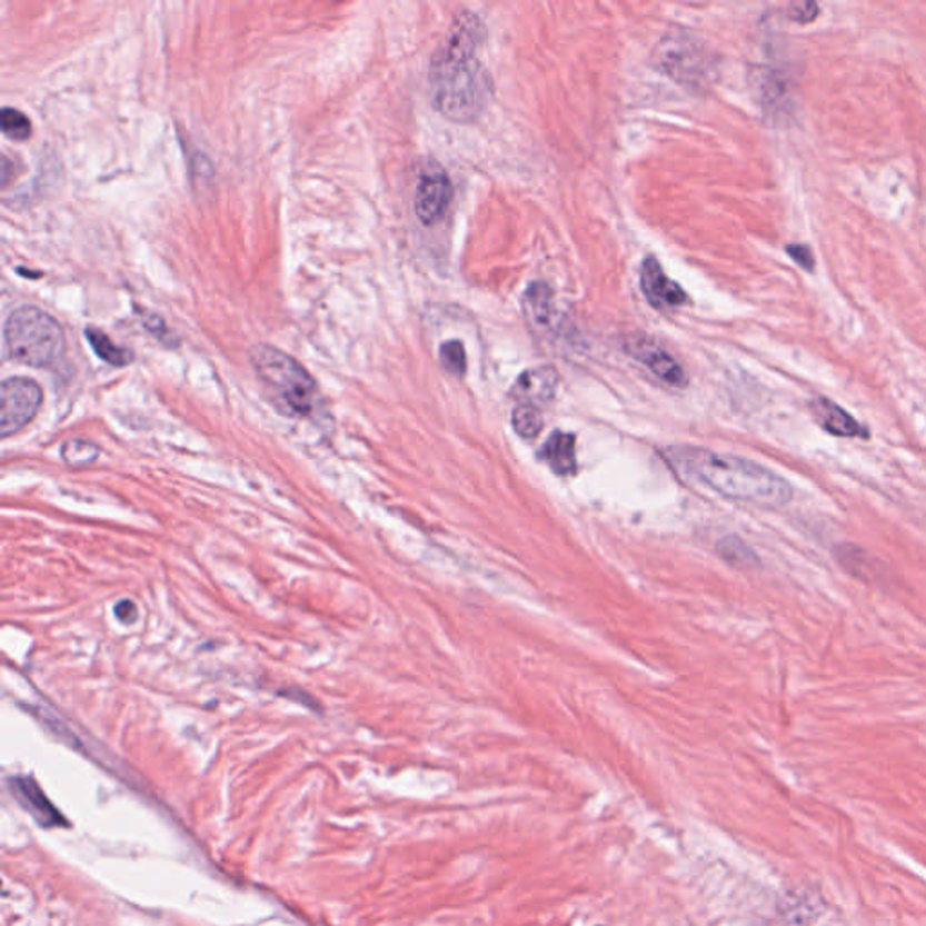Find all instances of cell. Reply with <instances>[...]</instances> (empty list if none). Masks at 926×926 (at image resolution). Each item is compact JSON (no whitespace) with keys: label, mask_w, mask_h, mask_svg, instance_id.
Instances as JSON below:
<instances>
[{"label":"cell","mask_w":926,"mask_h":926,"mask_svg":"<svg viewBox=\"0 0 926 926\" xmlns=\"http://www.w3.org/2000/svg\"><path fill=\"white\" fill-rule=\"evenodd\" d=\"M484 28L475 13H464L432 54L429 97L441 117L469 123L480 117L490 94L489 74L478 60Z\"/></svg>","instance_id":"cell-1"},{"label":"cell","mask_w":926,"mask_h":926,"mask_svg":"<svg viewBox=\"0 0 926 926\" xmlns=\"http://www.w3.org/2000/svg\"><path fill=\"white\" fill-rule=\"evenodd\" d=\"M666 461L691 481H699L728 500L753 505L758 509L786 507L795 490L786 478L740 456L718 455L700 447H669Z\"/></svg>","instance_id":"cell-2"},{"label":"cell","mask_w":926,"mask_h":926,"mask_svg":"<svg viewBox=\"0 0 926 926\" xmlns=\"http://www.w3.org/2000/svg\"><path fill=\"white\" fill-rule=\"evenodd\" d=\"M250 360L277 411L291 418L313 415L319 388L299 360L270 345L253 346Z\"/></svg>","instance_id":"cell-3"},{"label":"cell","mask_w":926,"mask_h":926,"mask_svg":"<svg viewBox=\"0 0 926 926\" xmlns=\"http://www.w3.org/2000/svg\"><path fill=\"white\" fill-rule=\"evenodd\" d=\"M8 357L30 368H46L62 357L66 335L53 317L46 311L22 306L11 311L4 325Z\"/></svg>","instance_id":"cell-4"},{"label":"cell","mask_w":926,"mask_h":926,"mask_svg":"<svg viewBox=\"0 0 926 926\" xmlns=\"http://www.w3.org/2000/svg\"><path fill=\"white\" fill-rule=\"evenodd\" d=\"M44 394L39 384L24 377H13L0 388V437L10 438L37 417Z\"/></svg>","instance_id":"cell-5"},{"label":"cell","mask_w":926,"mask_h":926,"mask_svg":"<svg viewBox=\"0 0 926 926\" xmlns=\"http://www.w3.org/2000/svg\"><path fill=\"white\" fill-rule=\"evenodd\" d=\"M452 190L451 180L444 170H426L418 180L417 192H415V213L427 227L440 223L447 210L451 207Z\"/></svg>","instance_id":"cell-6"},{"label":"cell","mask_w":926,"mask_h":926,"mask_svg":"<svg viewBox=\"0 0 926 926\" xmlns=\"http://www.w3.org/2000/svg\"><path fill=\"white\" fill-rule=\"evenodd\" d=\"M626 351L634 359L639 360L640 365L650 369L651 374L663 382L675 386V388H684L688 384L683 366L665 348L655 345L654 340L646 339V337H631L626 342Z\"/></svg>","instance_id":"cell-7"},{"label":"cell","mask_w":926,"mask_h":926,"mask_svg":"<svg viewBox=\"0 0 926 926\" xmlns=\"http://www.w3.org/2000/svg\"><path fill=\"white\" fill-rule=\"evenodd\" d=\"M810 411H813L816 424L825 432H829L830 437L850 438V440H854V438L868 440L870 438L868 427L859 422L858 418H854L847 409L833 402L830 398H815L810 402Z\"/></svg>","instance_id":"cell-8"},{"label":"cell","mask_w":926,"mask_h":926,"mask_svg":"<svg viewBox=\"0 0 926 926\" xmlns=\"http://www.w3.org/2000/svg\"><path fill=\"white\" fill-rule=\"evenodd\" d=\"M640 290H643L646 301L655 308H674V306H683L684 302L688 301L686 291L666 276L659 261L654 258L643 261Z\"/></svg>","instance_id":"cell-9"},{"label":"cell","mask_w":926,"mask_h":926,"mask_svg":"<svg viewBox=\"0 0 926 926\" xmlns=\"http://www.w3.org/2000/svg\"><path fill=\"white\" fill-rule=\"evenodd\" d=\"M558 384L559 374L556 368L538 366L519 375L515 386L510 388V397L515 398L519 406L538 408L552 400Z\"/></svg>","instance_id":"cell-10"},{"label":"cell","mask_w":926,"mask_h":926,"mask_svg":"<svg viewBox=\"0 0 926 926\" xmlns=\"http://www.w3.org/2000/svg\"><path fill=\"white\" fill-rule=\"evenodd\" d=\"M541 458L558 475H572L576 471V438L568 432L556 431L545 444Z\"/></svg>","instance_id":"cell-11"},{"label":"cell","mask_w":926,"mask_h":926,"mask_svg":"<svg viewBox=\"0 0 926 926\" xmlns=\"http://www.w3.org/2000/svg\"><path fill=\"white\" fill-rule=\"evenodd\" d=\"M524 310L530 322L547 326L552 319L554 291L547 282L536 281L527 288L524 296Z\"/></svg>","instance_id":"cell-12"},{"label":"cell","mask_w":926,"mask_h":926,"mask_svg":"<svg viewBox=\"0 0 926 926\" xmlns=\"http://www.w3.org/2000/svg\"><path fill=\"white\" fill-rule=\"evenodd\" d=\"M86 339L89 340L92 351H94V354H97L103 362H107V365L117 366V368H123V366L131 365V351L114 345V342H112V340L109 339L103 331L97 330V328H88V330H86Z\"/></svg>","instance_id":"cell-13"},{"label":"cell","mask_w":926,"mask_h":926,"mask_svg":"<svg viewBox=\"0 0 926 926\" xmlns=\"http://www.w3.org/2000/svg\"><path fill=\"white\" fill-rule=\"evenodd\" d=\"M718 554L723 556L724 561H728L733 567L753 568L758 565L757 554L753 552L743 539L735 538V536L724 538L718 544Z\"/></svg>","instance_id":"cell-14"},{"label":"cell","mask_w":926,"mask_h":926,"mask_svg":"<svg viewBox=\"0 0 926 926\" xmlns=\"http://www.w3.org/2000/svg\"><path fill=\"white\" fill-rule=\"evenodd\" d=\"M0 126L6 138L13 141L30 140L31 126L30 118L26 117L24 112L19 111L16 107H4L0 112Z\"/></svg>","instance_id":"cell-15"},{"label":"cell","mask_w":926,"mask_h":926,"mask_svg":"<svg viewBox=\"0 0 926 926\" xmlns=\"http://www.w3.org/2000/svg\"><path fill=\"white\" fill-rule=\"evenodd\" d=\"M100 447L92 441L68 440L60 449L62 460L71 467H86L97 460Z\"/></svg>","instance_id":"cell-16"},{"label":"cell","mask_w":926,"mask_h":926,"mask_svg":"<svg viewBox=\"0 0 926 926\" xmlns=\"http://www.w3.org/2000/svg\"><path fill=\"white\" fill-rule=\"evenodd\" d=\"M512 426L519 437L525 440H532L544 429V418L539 415L538 408L534 406H518L512 411Z\"/></svg>","instance_id":"cell-17"},{"label":"cell","mask_w":926,"mask_h":926,"mask_svg":"<svg viewBox=\"0 0 926 926\" xmlns=\"http://www.w3.org/2000/svg\"><path fill=\"white\" fill-rule=\"evenodd\" d=\"M440 362L449 374L458 375V377L466 374L467 355L460 340H447L440 346Z\"/></svg>","instance_id":"cell-18"},{"label":"cell","mask_w":926,"mask_h":926,"mask_svg":"<svg viewBox=\"0 0 926 926\" xmlns=\"http://www.w3.org/2000/svg\"><path fill=\"white\" fill-rule=\"evenodd\" d=\"M818 16H820V6L815 2H798L789 8V19L798 24H809Z\"/></svg>","instance_id":"cell-19"},{"label":"cell","mask_w":926,"mask_h":926,"mask_svg":"<svg viewBox=\"0 0 926 926\" xmlns=\"http://www.w3.org/2000/svg\"><path fill=\"white\" fill-rule=\"evenodd\" d=\"M787 253L795 259L804 270H813L815 268V253L807 245H789Z\"/></svg>","instance_id":"cell-20"},{"label":"cell","mask_w":926,"mask_h":926,"mask_svg":"<svg viewBox=\"0 0 926 926\" xmlns=\"http://www.w3.org/2000/svg\"><path fill=\"white\" fill-rule=\"evenodd\" d=\"M143 325H146L147 330L151 331L152 335H156V337H158L163 345H172L169 340L170 331L167 330L166 322L161 320V317L146 311V313H143Z\"/></svg>","instance_id":"cell-21"},{"label":"cell","mask_w":926,"mask_h":926,"mask_svg":"<svg viewBox=\"0 0 926 926\" xmlns=\"http://www.w3.org/2000/svg\"><path fill=\"white\" fill-rule=\"evenodd\" d=\"M114 614H117L118 621L129 625V623L137 621L138 608L135 603L129 601V599H123V601L118 603L117 607H114Z\"/></svg>","instance_id":"cell-22"}]
</instances>
